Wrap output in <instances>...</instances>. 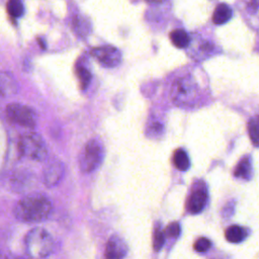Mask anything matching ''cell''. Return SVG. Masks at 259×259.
I'll return each mask as SVG.
<instances>
[{"label":"cell","mask_w":259,"mask_h":259,"mask_svg":"<svg viewBox=\"0 0 259 259\" xmlns=\"http://www.w3.org/2000/svg\"><path fill=\"white\" fill-rule=\"evenodd\" d=\"M165 234L164 231H162L161 229L157 228L154 232V236H153V248L155 251H159L165 243Z\"/></svg>","instance_id":"20"},{"label":"cell","mask_w":259,"mask_h":259,"mask_svg":"<svg viewBox=\"0 0 259 259\" xmlns=\"http://www.w3.org/2000/svg\"><path fill=\"white\" fill-rule=\"evenodd\" d=\"M24 250L30 259H45L54 250L53 237L44 228H32L24 237Z\"/></svg>","instance_id":"2"},{"label":"cell","mask_w":259,"mask_h":259,"mask_svg":"<svg viewBox=\"0 0 259 259\" xmlns=\"http://www.w3.org/2000/svg\"><path fill=\"white\" fill-rule=\"evenodd\" d=\"M104 158V148L98 140L89 141L79 159V166L83 172L90 173L97 169Z\"/></svg>","instance_id":"4"},{"label":"cell","mask_w":259,"mask_h":259,"mask_svg":"<svg viewBox=\"0 0 259 259\" xmlns=\"http://www.w3.org/2000/svg\"><path fill=\"white\" fill-rule=\"evenodd\" d=\"M169 36L172 44L178 49H184L189 46L190 37L188 33L182 29H175L171 31Z\"/></svg>","instance_id":"15"},{"label":"cell","mask_w":259,"mask_h":259,"mask_svg":"<svg viewBox=\"0 0 259 259\" xmlns=\"http://www.w3.org/2000/svg\"><path fill=\"white\" fill-rule=\"evenodd\" d=\"M195 92V84L190 78H182L177 80L174 86V100L177 101L178 104L180 102H186V99L189 96L193 95Z\"/></svg>","instance_id":"10"},{"label":"cell","mask_w":259,"mask_h":259,"mask_svg":"<svg viewBox=\"0 0 259 259\" xmlns=\"http://www.w3.org/2000/svg\"><path fill=\"white\" fill-rule=\"evenodd\" d=\"M234 175L242 179H250L252 177V163L249 157H244L236 166Z\"/></svg>","instance_id":"14"},{"label":"cell","mask_w":259,"mask_h":259,"mask_svg":"<svg viewBox=\"0 0 259 259\" xmlns=\"http://www.w3.org/2000/svg\"><path fill=\"white\" fill-rule=\"evenodd\" d=\"M5 259H30V258H25L22 256H17V255H9Z\"/></svg>","instance_id":"23"},{"label":"cell","mask_w":259,"mask_h":259,"mask_svg":"<svg viewBox=\"0 0 259 259\" xmlns=\"http://www.w3.org/2000/svg\"><path fill=\"white\" fill-rule=\"evenodd\" d=\"M6 113L10 120L22 126L32 127L36 123L35 111L26 105L20 103H10L6 107Z\"/></svg>","instance_id":"5"},{"label":"cell","mask_w":259,"mask_h":259,"mask_svg":"<svg viewBox=\"0 0 259 259\" xmlns=\"http://www.w3.org/2000/svg\"><path fill=\"white\" fill-rule=\"evenodd\" d=\"M173 164L180 171H186L190 166V160L183 149H177L173 155Z\"/></svg>","instance_id":"16"},{"label":"cell","mask_w":259,"mask_h":259,"mask_svg":"<svg viewBox=\"0 0 259 259\" xmlns=\"http://www.w3.org/2000/svg\"><path fill=\"white\" fill-rule=\"evenodd\" d=\"M208 200V191L205 183L201 180L196 181L191 189L190 195L187 200V209L192 214L201 212Z\"/></svg>","instance_id":"6"},{"label":"cell","mask_w":259,"mask_h":259,"mask_svg":"<svg viewBox=\"0 0 259 259\" xmlns=\"http://www.w3.org/2000/svg\"><path fill=\"white\" fill-rule=\"evenodd\" d=\"M6 8L8 13L14 18L22 16L24 12V6L21 0H8Z\"/></svg>","instance_id":"17"},{"label":"cell","mask_w":259,"mask_h":259,"mask_svg":"<svg viewBox=\"0 0 259 259\" xmlns=\"http://www.w3.org/2000/svg\"><path fill=\"white\" fill-rule=\"evenodd\" d=\"M20 154L34 161H44L48 156L47 146L42 138L36 133H26L18 142Z\"/></svg>","instance_id":"3"},{"label":"cell","mask_w":259,"mask_h":259,"mask_svg":"<svg viewBox=\"0 0 259 259\" xmlns=\"http://www.w3.org/2000/svg\"><path fill=\"white\" fill-rule=\"evenodd\" d=\"M76 74H77V77H78V79L80 81L81 88L85 89L87 87V85L90 83V80H91L90 72L86 68L80 66V67H77Z\"/></svg>","instance_id":"19"},{"label":"cell","mask_w":259,"mask_h":259,"mask_svg":"<svg viewBox=\"0 0 259 259\" xmlns=\"http://www.w3.org/2000/svg\"><path fill=\"white\" fill-rule=\"evenodd\" d=\"M211 247V242L208 238L206 237H200L198 238L195 242H194V245H193V248L196 252H199V253H203V252H206L209 248Z\"/></svg>","instance_id":"21"},{"label":"cell","mask_w":259,"mask_h":259,"mask_svg":"<svg viewBox=\"0 0 259 259\" xmlns=\"http://www.w3.org/2000/svg\"><path fill=\"white\" fill-rule=\"evenodd\" d=\"M18 91V84L12 74L0 72V96H10Z\"/></svg>","instance_id":"11"},{"label":"cell","mask_w":259,"mask_h":259,"mask_svg":"<svg viewBox=\"0 0 259 259\" xmlns=\"http://www.w3.org/2000/svg\"><path fill=\"white\" fill-rule=\"evenodd\" d=\"M248 132L250 139L255 147L258 146V118L257 116L251 118L248 122Z\"/></svg>","instance_id":"18"},{"label":"cell","mask_w":259,"mask_h":259,"mask_svg":"<svg viewBox=\"0 0 259 259\" xmlns=\"http://www.w3.org/2000/svg\"><path fill=\"white\" fill-rule=\"evenodd\" d=\"M232 15H233L232 8L226 3H221L215 7L213 11L212 21L218 25H222L228 22L231 19Z\"/></svg>","instance_id":"12"},{"label":"cell","mask_w":259,"mask_h":259,"mask_svg":"<svg viewBox=\"0 0 259 259\" xmlns=\"http://www.w3.org/2000/svg\"><path fill=\"white\" fill-rule=\"evenodd\" d=\"M146 2H148V3H161V2H164L165 0H145Z\"/></svg>","instance_id":"24"},{"label":"cell","mask_w":259,"mask_h":259,"mask_svg":"<svg viewBox=\"0 0 259 259\" xmlns=\"http://www.w3.org/2000/svg\"><path fill=\"white\" fill-rule=\"evenodd\" d=\"M65 173L64 165L59 160L51 161L44 170V182L47 186L57 185L63 178Z\"/></svg>","instance_id":"9"},{"label":"cell","mask_w":259,"mask_h":259,"mask_svg":"<svg viewBox=\"0 0 259 259\" xmlns=\"http://www.w3.org/2000/svg\"><path fill=\"white\" fill-rule=\"evenodd\" d=\"M91 55L105 68H114L121 62V53L112 46H102L91 50Z\"/></svg>","instance_id":"7"},{"label":"cell","mask_w":259,"mask_h":259,"mask_svg":"<svg viewBox=\"0 0 259 259\" xmlns=\"http://www.w3.org/2000/svg\"><path fill=\"white\" fill-rule=\"evenodd\" d=\"M126 253L127 246L124 240L117 235L110 236L105 246L104 259H123Z\"/></svg>","instance_id":"8"},{"label":"cell","mask_w":259,"mask_h":259,"mask_svg":"<svg viewBox=\"0 0 259 259\" xmlns=\"http://www.w3.org/2000/svg\"><path fill=\"white\" fill-rule=\"evenodd\" d=\"M53 211L51 200L39 193L21 198L14 206L15 218L23 223H39L46 221Z\"/></svg>","instance_id":"1"},{"label":"cell","mask_w":259,"mask_h":259,"mask_svg":"<svg viewBox=\"0 0 259 259\" xmlns=\"http://www.w3.org/2000/svg\"><path fill=\"white\" fill-rule=\"evenodd\" d=\"M226 239L230 242V243H240L242 241H244L248 235L247 230L244 227L238 226V225H233L230 226L227 230H226Z\"/></svg>","instance_id":"13"},{"label":"cell","mask_w":259,"mask_h":259,"mask_svg":"<svg viewBox=\"0 0 259 259\" xmlns=\"http://www.w3.org/2000/svg\"><path fill=\"white\" fill-rule=\"evenodd\" d=\"M180 233H181V227L177 222H173L169 224L164 232L165 236H168L170 238H178Z\"/></svg>","instance_id":"22"}]
</instances>
